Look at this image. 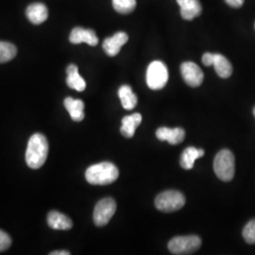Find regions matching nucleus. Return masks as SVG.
I'll return each mask as SVG.
<instances>
[{
  "label": "nucleus",
  "mask_w": 255,
  "mask_h": 255,
  "mask_svg": "<svg viewBox=\"0 0 255 255\" xmlns=\"http://www.w3.org/2000/svg\"><path fill=\"white\" fill-rule=\"evenodd\" d=\"M48 154V143L46 136L35 133L29 138L26 151V162L32 169H38L46 163Z\"/></svg>",
  "instance_id": "obj_1"
},
{
  "label": "nucleus",
  "mask_w": 255,
  "mask_h": 255,
  "mask_svg": "<svg viewBox=\"0 0 255 255\" xmlns=\"http://www.w3.org/2000/svg\"><path fill=\"white\" fill-rule=\"evenodd\" d=\"M119 171L118 167L109 162L93 164L85 172V179L90 184L107 185L118 180Z\"/></svg>",
  "instance_id": "obj_2"
},
{
  "label": "nucleus",
  "mask_w": 255,
  "mask_h": 255,
  "mask_svg": "<svg viewBox=\"0 0 255 255\" xmlns=\"http://www.w3.org/2000/svg\"><path fill=\"white\" fill-rule=\"evenodd\" d=\"M214 170L218 178L223 182L233 180L236 171V160L233 152L229 149H222L216 156Z\"/></svg>",
  "instance_id": "obj_3"
},
{
  "label": "nucleus",
  "mask_w": 255,
  "mask_h": 255,
  "mask_svg": "<svg viewBox=\"0 0 255 255\" xmlns=\"http://www.w3.org/2000/svg\"><path fill=\"white\" fill-rule=\"evenodd\" d=\"M185 204V198L181 192L176 190L164 191L155 199L156 208L164 213H172L182 209Z\"/></svg>",
  "instance_id": "obj_4"
},
{
  "label": "nucleus",
  "mask_w": 255,
  "mask_h": 255,
  "mask_svg": "<svg viewBox=\"0 0 255 255\" xmlns=\"http://www.w3.org/2000/svg\"><path fill=\"white\" fill-rule=\"evenodd\" d=\"M168 82V70L161 61H154L148 65L146 70V84L152 90L164 88Z\"/></svg>",
  "instance_id": "obj_5"
},
{
  "label": "nucleus",
  "mask_w": 255,
  "mask_h": 255,
  "mask_svg": "<svg viewBox=\"0 0 255 255\" xmlns=\"http://www.w3.org/2000/svg\"><path fill=\"white\" fill-rule=\"evenodd\" d=\"M201 246V240L198 236L176 237L168 243V249L173 255H191Z\"/></svg>",
  "instance_id": "obj_6"
},
{
  "label": "nucleus",
  "mask_w": 255,
  "mask_h": 255,
  "mask_svg": "<svg viewBox=\"0 0 255 255\" xmlns=\"http://www.w3.org/2000/svg\"><path fill=\"white\" fill-rule=\"evenodd\" d=\"M117 211V203L112 198H105L99 201L94 210V222L102 227L109 223Z\"/></svg>",
  "instance_id": "obj_7"
},
{
  "label": "nucleus",
  "mask_w": 255,
  "mask_h": 255,
  "mask_svg": "<svg viewBox=\"0 0 255 255\" xmlns=\"http://www.w3.org/2000/svg\"><path fill=\"white\" fill-rule=\"evenodd\" d=\"M181 72L184 82L191 87H199L203 82V72L198 64L185 62L181 66Z\"/></svg>",
  "instance_id": "obj_8"
},
{
  "label": "nucleus",
  "mask_w": 255,
  "mask_h": 255,
  "mask_svg": "<svg viewBox=\"0 0 255 255\" xmlns=\"http://www.w3.org/2000/svg\"><path fill=\"white\" fill-rule=\"evenodd\" d=\"M69 41L74 45L86 43L89 46H95L99 44V38L93 29L80 27L72 29L69 36Z\"/></svg>",
  "instance_id": "obj_9"
},
{
  "label": "nucleus",
  "mask_w": 255,
  "mask_h": 255,
  "mask_svg": "<svg viewBox=\"0 0 255 255\" xmlns=\"http://www.w3.org/2000/svg\"><path fill=\"white\" fill-rule=\"evenodd\" d=\"M156 136L161 141H166L171 145H178L184 140L185 131L182 128H159L156 130Z\"/></svg>",
  "instance_id": "obj_10"
},
{
  "label": "nucleus",
  "mask_w": 255,
  "mask_h": 255,
  "mask_svg": "<svg viewBox=\"0 0 255 255\" xmlns=\"http://www.w3.org/2000/svg\"><path fill=\"white\" fill-rule=\"evenodd\" d=\"M128 40V37L127 33L119 31L115 35L105 39L102 46L106 54L109 55L111 57H114L119 54L121 47L127 43Z\"/></svg>",
  "instance_id": "obj_11"
},
{
  "label": "nucleus",
  "mask_w": 255,
  "mask_h": 255,
  "mask_svg": "<svg viewBox=\"0 0 255 255\" xmlns=\"http://www.w3.org/2000/svg\"><path fill=\"white\" fill-rule=\"evenodd\" d=\"M26 14L32 24L40 25L48 17V10L43 3H32L27 7Z\"/></svg>",
  "instance_id": "obj_12"
},
{
  "label": "nucleus",
  "mask_w": 255,
  "mask_h": 255,
  "mask_svg": "<svg viewBox=\"0 0 255 255\" xmlns=\"http://www.w3.org/2000/svg\"><path fill=\"white\" fill-rule=\"evenodd\" d=\"M177 3L181 8V15L185 20H192L201 13L202 8L199 0H177Z\"/></svg>",
  "instance_id": "obj_13"
},
{
  "label": "nucleus",
  "mask_w": 255,
  "mask_h": 255,
  "mask_svg": "<svg viewBox=\"0 0 255 255\" xmlns=\"http://www.w3.org/2000/svg\"><path fill=\"white\" fill-rule=\"evenodd\" d=\"M66 83L67 85L76 91L82 92L86 88V82L82 76L79 74V68L75 64H70L66 68Z\"/></svg>",
  "instance_id": "obj_14"
},
{
  "label": "nucleus",
  "mask_w": 255,
  "mask_h": 255,
  "mask_svg": "<svg viewBox=\"0 0 255 255\" xmlns=\"http://www.w3.org/2000/svg\"><path fill=\"white\" fill-rule=\"evenodd\" d=\"M47 224L50 228L54 230H69L73 226L71 219L57 211H51L48 214Z\"/></svg>",
  "instance_id": "obj_15"
},
{
  "label": "nucleus",
  "mask_w": 255,
  "mask_h": 255,
  "mask_svg": "<svg viewBox=\"0 0 255 255\" xmlns=\"http://www.w3.org/2000/svg\"><path fill=\"white\" fill-rule=\"evenodd\" d=\"M142 122V116L140 114H132L122 119V126L120 131L123 136L131 138L135 133L136 128Z\"/></svg>",
  "instance_id": "obj_16"
},
{
  "label": "nucleus",
  "mask_w": 255,
  "mask_h": 255,
  "mask_svg": "<svg viewBox=\"0 0 255 255\" xmlns=\"http://www.w3.org/2000/svg\"><path fill=\"white\" fill-rule=\"evenodd\" d=\"M64 107L68 111L71 119L76 122H81L84 119V103L81 100L66 98L64 100Z\"/></svg>",
  "instance_id": "obj_17"
},
{
  "label": "nucleus",
  "mask_w": 255,
  "mask_h": 255,
  "mask_svg": "<svg viewBox=\"0 0 255 255\" xmlns=\"http://www.w3.org/2000/svg\"><path fill=\"white\" fill-rule=\"evenodd\" d=\"M205 153L202 148H196L194 146H189L185 148L182 152L181 158V165L184 169H192L197 159L201 158Z\"/></svg>",
  "instance_id": "obj_18"
},
{
  "label": "nucleus",
  "mask_w": 255,
  "mask_h": 255,
  "mask_svg": "<svg viewBox=\"0 0 255 255\" xmlns=\"http://www.w3.org/2000/svg\"><path fill=\"white\" fill-rule=\"evenodd\" d=\"M119 97L121 104L125 110H132L137 105L136 95L133 93L130 86L122 85L119 90Z\"/></svg>",
  "instance_id": "obj_19"
},
{
  "label": "nucleus",
  "mask_w": 255,
  "mask_h": 255,
  "mask_svg": "<svg viewBox=\"0 0 255 255\" xmlns=\"http://www.w3.org/2000/svg\"><path fill=\"white\" fill-rule=\"evenodd\" d=\"M213 65L215 70L220 78L227 79L231 77L233 73V66L229 62L228 59L225 58L223 55L214 54V63Z\"/></svg>",
  "instance_id": "obj_20"
},
{
  "label": "nucleus",
  "mask_w": 255,
  "mask_h": 255,
  "mask_svg": "<svg viewBox=\"0 0 255 255\" xmlns=\"http://www.w3.org/2000/svg\"><path fill=\"white\" fill-rule=\"evenodd\" d=\"M17 54V48L9 42L0 41V64L11 61Z\"/></svg>",
  "instance_id": "obj_21"
},
{
  "label": "nucleus",
  "mask_w": 255,
  "mask_h": 255,
  "mask_svg": "<svg viewBox=\"0 0 255 255\" xmlns=\"http://www.w3.org/2000/svg\"><path fill=\"white\" fill-rule=\"evenodd\" d=\"M115 9L122 14L131 12L136 7V0H113Z\"/></svg>",
  "instance_id": "obj_22"
},
{
  "label": "nucleus",
  "mask_w": 255,
  "mask_h": 255,
  "mask_svg": "<svg viewBox=\"0 0 255 255\" xmlns=\"http://www.w3.org/2000/svg\"><path fill=\"white\" fill-rule=\"evenodd\" d=\"M243 237L249 244H255V219L248 222L243 229Z\"/></svg>",
  "instance_id": "obj_23"
},
{
  "label": "nucleus",
  "mask_w": 255,
  "mask_h": 255,
  "mask_svg": "<svg viewBox=\"0 0 255 255\" xmlns=\"http://www.w3.org/2000/svg\"><path fill=\"white\" fill-rule=\"evenodd\" d=\"M11 244L10 237L3 231L0 230V252H4L9 249Z\"/></svg>",
  "instance_id": "obj_24"
},
{
  "label": "nucleus",
  "mask_w": 255,
  "mask_h": 255,
  "mask_svg": "<svg viewBox=\"0 0 255 255\" xmlns=\"http://www.w3.org/2000/svg\"><path fill=\"white\" fill-rule=\"evenodd\" d=\"M214 63V54L213 53H205L202 56V64L205 66H211Z\"/></svg>",
  "instance_id": "obj_25"
},
{
  "label": "nucleus",
  "mask_w": 255,
  "mask_h": 255,
  "mask_svg": "<svg viewBox=\"0 0 255 255\" xmlns=\"http://www.w3.org/2000/svg\"><path fill=\"white\" fill-rule=\"evenodd\" d=\"M245 0H225L229 6L233 8H240L244 4Z\"/></svg>",
  "instance_id": "obj_26"
},
{
  "label": "nucleus",
  "mask_w": 255,
  "mask_h": 255,
  "mask_svg": "<svg viewBox=\"0 0 255 255\" xmlns=\"http://www.w3.org/2000/svg\"><path fill=\"white\" fill-rule=\"evenodd\" d=\"M70 253L67 251H57V252H52L50 255H69Z\"/></svg>",
  "instance_id": "obj_27"
},
{
  "label": "nucleus",
  "mask_w": 255,
  "mask_h": 255,
  "mask_svg": "<svg viewBox=\"0 0 255 255\" xmlns=\"http://www.w3.org/2000/svg\"><path fill=\"white\" fill-rule=\"evenodd\" d=\"M254 115H255V109H254Z\"/></svg>",
  "instance_id": "obj_28"
}]
</instances>
